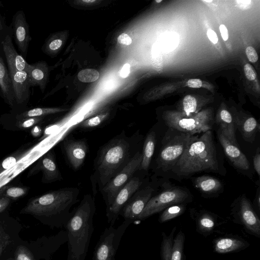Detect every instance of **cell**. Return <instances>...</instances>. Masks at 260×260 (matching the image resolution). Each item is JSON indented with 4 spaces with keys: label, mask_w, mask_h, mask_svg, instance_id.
I'll return each instance as SVG.
<instances>
[{
    "label": "cell",
    "mask_w": 260,
    "mask_h": 260,
    "mask_svg": "<svg viewBox=\"0 0 260 260\" xmlns=\"http://www.w3.org/2000/svg\"><path fill=\"white\" fill-rule=\"evenodd\" d=\"M253 168L257 174L258 176H260V148L259 147H258L255 154H254L253 158Z\"/></svg>",
    "instance_id": "39"
},
{
    "label": "cell",
    "mask_w": 260,
    "mask_h": 260,
    "mask_svg": "<svg viewBox=\"0 0 260 260\" xmlns=\"http://www.w3.org/2000/svg\"><path fill=\"white\" fill-rule=\"evenodd\" d=\"M28 190V188L23 187H9L6 189L4 196L7 197L10 199H16L26 194Z\"/></svg>",
    "instance_id": "35"
},
{
    "label": "cell",
    "mask_w": 260,
    "mask_h": 260,
    "mask_svg": "<svg viewBox=\"0 0 260 260\" xmlns=\"http://www.w3.org/2000/svg\"><path fill=\"white\" fill-rule=\"evenodd\" d=\"M142 152L137 151L127 165L101 189L106 207L114 201L116 194L140 169Z\"/></svg>",
    "instance_id": "10"
},
{
    "label": "cell",
    "mask_w": 260,
    "mask_h": 260,
    "mask_svg": "<svg viewBox=\"0 0 260 260\" xmlns=\"http://www.w3.org/2000/svg\"><path fill=\"white\" fill-rule=\"evenodd\" d=\"M32 149L31 147L19 149L16 152L0 161V174L14 166L26 156Z\"/></svg>",
    "instance_id": "27"
},
{
    "label": "cell",
    "mask_w": 260,
    "mask_h": 260,
    "mask_svg": "<svg viewBox=\"0 0 260 260\" xmlns=\"http://www.w3.org/2000/svg\"><path fill=\"white\" fill-rule=\"evenodd\" d=\"M207 37L211 42L214 44H216L218 42V37L214 31L209 29L207 32Z\"/></svg>",
    "instance_id": "48"
},
{
    "label": "cell",
    "mask_w": 260,
    "mask_h": 260,
    "mask_svg": "<svg viewBox=\"0 0 260 260\" xmlns=\"http://www.w3.org/2000/svg\"><path fill=\"white\" fill-rule=\"evenodd\" d=\"M14 260H35L31 251L24 246H19L16 250Z\"/></svg>",
    "instance_id": "37"
},
{
    "label": "cell",
    "mask_w": 260,
    "mask_h": 260,
    "mask_svg": "<svg viewBox=\"0 0 260 260\" xmlns=\"http://www.w3.org/2000/svg\"><path fill=\"white\" fill-rule=\"evenodd\" d=\"M118 42L122 45H129L132 42L131 37L125 33H122L119 35L117 38Z\"/></svg>",
    "instance_id": "45"
},
{
    "label": "cell",
    "mask_w": 260,
    "mask_h": 260,
    "mask_svg": "<svg viewBox=\"0 0 260 260\" xmlns=\"http://www.w3.org/2000/svg\"><path fill=\"white\" fill-rule=\"evenodd\" d=\"M99 75L98 71L92 69H86L79 72L78 78L82 82H92L96 81L99 78Z\"/></svg>",
    "instance_id": "34"
},
{
    "label": "cell",
    "mask_w": 260,
    "mask_h": 260,
    "mask_svg": "<svg viewBox=\"0 0 260 260\" xmlns=\"http://www.w3.org/2000/svg\"><path fill=\"white\" fill-rule=\"evenodd\" d=\"M216 135L224 153L231 165L238 172L252 179L253 173L246 156L239 147L232 144L218 128L216 131Z\"/></svg>",
    "instance_id": "11"
},
{
    "label": "cell",
    "mask_w": 260,
    "mask_h": 260,
    "mask_svg": "<svg viewBox=\"0 0 260 260\" xmlns=\"http://www.w3.org/2000/svg\"><path fill=\"white\" fill-rule=\"evenodd\" d=\"M238 3H240L241 5H249L251 2L250 1H237Z\"/></svg>",
    "instance_id": "52"
},
{
    "label": "cell",
    "mask_w": 260,
    "mask_h": 260,
    "mask_svg": "<svg viewBox=\"0 0 260 260\" xmlns=\"http://www.w3.org/2000/svg\"><path fill=\"white\" fill-rule=\"evenodd\" d=\"M244 71L246 77L250 81L256 78V73L252 67L249 63H246L244 67Z\"/></svg>",
    "instance_id": "41"
},
{
    "label": "cell",
    "mask_w": 260,
    "mask_h": 260,
    "mask_svg": "<svg viewBox=\"0 0 260 260\" xmlns=\"http://www.w3.org/2000/svg\"><path fill=\"white\" fill-rule=\"evenodd\" d=\"M80 190L66 187L49 191L29 201L21 213L34 215L57 228L69 219L72 206L78 202Z\"/></svg>",
    "instance_id": "4"
},
{
    "label": "cell",
    "mask_w": 260,
    "mask_h": 260,
    "mask_svg": "<svg viewBox=\"0 0 260 260\" xmlns=\"http://www.w3.org/2000/svg\"><path fill=\"white\" fill-rule=\"evenodd\" d=\"M10 199L4 196L0 198V213L3 212L9 205Z\"/></svg>",
    "instance_id": "46"
},
{
    "label": "cell",
    "mask_w": 260,
    "mask_h": 260,
    "mask_svg": "<svg viewBox=\"0 0 260 260\" xmlns=\"http://www.w3.org/2000/svg\"><path fill=\"white\" fill-rule=\"evenodd\" d=\"M156 142V135L154 131H150L147 135L143 144L142 151L141 170L147 171L150 166Z\"/></svg>",
    "instance_id": "25"
},
{
    "label": "cell",
    "mask_w": 260,
    "mask_h": 260,
    "mask_svg": "<svg viewBox=\"0 0 260 260\" xmlns=\"http://www.w3.org/2000/svg\"><path fill=\"white\" fill-rule=\"evenodd\" d=\"M62 110L54 108H35L17 114L16 119L26 118L44 117L47 115L62 111Z\"/></svg>",
    "instance_id": "31"
},
{
    "label": "cell",
    "mask_w": 260,
    "mask_h": 260,
    "mask_svg": "<svg viewBox=\"0 0 260 260\" xmlns=\"http://www.w3.org/2000/svg\"><path fill=\"white\" fill-rule=\"evenodd\" d=\"M43 119V117H31L17 119V127L20 129H25L29 128L37 125V124L40 123Z\"/></svg>",
    "instance_id": "36"
},
{
    "label": "cell",
    "mask_w": 260,
    "mask_h": 260,
    "mask_svg": "<svg viewBox=\"0 0 260 260\" xmlns=\"http://www.w3.org/2000/svg\"><path fill=\"white\" fill-rule=\"evenodd\" d=\"M2 28H3V25H2L1 20L0 19V31L2 29Z\"/></svg>",
    "instance_id": "54"
},
{
    "label": "cell",
    "mask_w": 260,
    "mask_h": 260,
    "mask_svg": "<svg viewBox=\"0 0 260 260\" xmlns=\"http://www.w3.org/2000/svg\"><path fill=\"white\" fill-rule=\"evenodd\" d=\"M161 1H162V0H159V1H158V0H156V1H155V2H156V3H158L161 2Z\"/></svg>",
    "instance_id": "56"
},
{
    "label": "cell",
    "mask_w": 260,
    "mask_h": 260,
    "mask_svg": "<svg viewBox=\"0 0 260 260\" xmlns=\"http://www.w3.org/2000/svg\"><path fill=\"white\" fill-rule=\"evenodd\" d=\"M185 240L184 233L180 231L173 240L170 260H186V256L184 252Z\"/></svg>",
    "instance_id": "29"
},
{
    "label": "cell",
    "mask_w": 260,
    "mask_h": 260,
    "mask_svg": "<svg viewBox=\"0 0 260 260\" xmlns=\"http://www.w3.org/2000/svg\"><path fill=\"white\" fill-rule=\"evenodd\" d=\"M192 199L191 192L186 187L165 182L161 191L151 198L137 219L144 220L173 205L188 204Z\"/></svg>",
    "instance_id": "6"
},
{
    "label": "cell",
    "mask_w": 260,
    "mask_h": 260,
    "mask_svg": "<svg viewBox=\"0 0 260 260\" xmlns=\"http://www.w3.org/2000/svg\"><path fill=\"white\" fill-rule=\"evenodd\" d=\"M187 85L191 88H200L202 86V82L198 79H189L187 82Z\"/></svg>",
    "instance_id": "47"
},
{
    "label": "cell",
    "mask_w": 260,
    "mask_h": 260,
    "mask_svg": "<svg viewBox=\"0 0 260 260\" xmlns=\"http://www.w3.org/2000/svg\"><path fill=\"white\" fill-rule=\"evenodd\" d=\"M215 122L222 133L234 145L239 147L236 137V131L232 115L226 109L220 110Z\"/></svg>",
    "instance_id": "24"
},
{
    "label": "cell",
    "mask_w": 260,
    "mask_h": 260,
    "mask_svg": "<svg viewBox=\"0 0 260 260\" xmlns=\"http://www.w3.org/2000/svg\"><path fill=\"white\" fill-rule=\"evenodd\" d=\"M153 64L157 71H160L163 67L162 55L160 53L157 54L154 57Z\"/></svg>",
    "instance_id": "44"
},
{
    "label": "cell",
    "mask_w": 260,
    "mask_h": 260,
    "mask_svg": "<svg viewBox=\"0 0 260 260\" xmlns=\"http://www.w3.org/2000/svg\"><path fill=\"white\" fill-rule=\"evenodd\" d=\"M62 148L67 159L74 170L79 169L83 165L88 151L84 139H65L62 143Z\"/></svg>",
    "instance_id": "15"
},
{
    "label": "cell",
    "mask_w": 260,
    "mask_h": 260,
    "mask_svg": "<svg viewBox=\"0 0 260 260\" xmlns=\"http://www.w3.org/2000/svg\"><path fill=\"white\" fill-rule=\"evenodd\" d=\"M155 190L156 187L152 185H147L141 189L139 188L121 210L119 215L124 219L137 220Z\"/></svg>",
    "instance_id": "13"
},
{
    "label": "cell",
    "mask_w": 260,
    "mask_h": 260,
    "mask_svg": "<svg viewBox=\"0 0 260 260\" xmlns=\"http://www.w3.org/2000/svg\"><path fill=\"white\" fill-rule=\"evenodd\" d=\"M26 71L30 87L39 86L43 89L47 78V69L42 62L28 64Z\"/></svg>",
    "instance_id": "26"
},
{
    "label": "cell",
    "mask_w": 260,
    "mask_h": 260,
    "mask_svg": "<svg viewBox=\"0 0 260 260\" xmlns=\"http://www.w3.org/2000/svg\"><path fill=\"white\" fill-rule=\"evenodd\" d=\"M113 260H116V259H115V258H114Z\"/></svg>",
    "instance_id": "57"
},
{
    "label": "cell",
    "mask_w": 260,
    "mask_h": 260,
    "mask_svg": "<svg viewBox=\"0 0 260 260\" xmlns=\"http://www.w3.org/2000/svg\"><path fill=\"white\" fill-rule=\"evenodd\" d=\"M197 108V101L196 98L190 95L185 96L183 100V113L186 115L196 114Z\"/></svg>",
    "instance_id": "33"
},
{
    "label": "cell",
    "mask_w": 260,
    "mask_h": 260,
    "mask_svg": "<svg viewBox=\"0 0 260 260\" xmlns=\"http://www.w3.org/2000/svg\"><path fill=\"white\" fill-rule=\"evenodd\" d=\"M176 230L175 226L170 235L167 236L165 232H162V241L160 246V257L161 260H170V254L172 249L174 233Z\"/></svg>",
    "instance_id": "30"
},
{
    "label": "cell",
    "mask_w": 260,
    "mask_h": 260,
    "mask_svg": "<svg viewBox=\"0 0 260 260\" xmlns=\"http://www.w3.org/2000/svg\"><path fill=\"white\" fill-rule=\"evenodd\" d=\"M204 2H208V3H209V2H212V0H210V1H208V0H204Z\"/></svg>",
    "instance_id": "55"
},
{
    "label": "cell",
    "mask_w": 260,
    "mask_h": 260,
    "mask_svg": "<svg viewBox=\"0 0 260 260\" xmlns=\"http://www.w3.org/2000/svg\"><path fill=\"white\" fill-rule=\"evenodd\" d=\"M0 94L11 108H16L15 102L9 71L0 54Z\"/></svg>",
    "instance_id": "23"
},
{
    "label": "cell",
    "mask_w": 260,
    "mask_h": 260,
    "mask_svg": "<svg viewBox=\"0 0 260 260\" xmlns=\"http://www.w3.org/2000/svg\"><path fill=\"white\" fill-rule=\"evenodd\" d=\"M164 120L168 127L175 129L191 136L212 130L213 120L211 113L202 112L186 115L184 113L166 114Z\"/></svg>",
    "instance_id": "7"
},
{
    "label": "cell",
    "mask_w": 260,
    "mask_h": 260,
    "mask_svg": "<svg viewBox=\"0 0 260 260\" xmlns=\"http://www.w3.org/2000/svg\"><path fill=\"white\" fill-rule=\"evenodd\" d=\"M137 139L124 132L104 145L98 154L94 165L95 182L102 189L130 161L136 151Z\"/></svg>",
    "instance_id": "3"
},
{
    "label": "cell",
    "mask_w": 260,
    "mask_h": 260,
    "mask_svg": "<svg viewBox=\"0 0 260 260\" xmlns=\"http://www.w3.org/2000/svg\"><path fill=\"white\" fill-rule=\"evenodd\" d=\"M108 115V113H104L87 118L76 125L73 128L79 127L83 129H89L97 127L104 122L107 118Z\"/></svg>",
    "instance_id": "32"
},
{
    "label": "cell",
    "mask_w": 260,
    "mask_h": 260,
    "mask_svg": "<svg viewBox=\"0 0 260 260\" xmlns=\"http://www.w3.org/2000/svg\"><path fill=\"white\" fill-rule=\"evenodd\" d=\"M83 2H84V3H94V2H95L96 1L95 0H83L82 1Z\"/></svg>",
    "instance_id": "53"
},
{
    "label": "cell",
    "mask_w": 260,
    "mask_h": 260,
    "mask_svg": "<svg viewBox=\"0 0 260 260\" xmlns=\"http://www.w3.org/2000/svg\"><path fill=\"white\" fill-rule=\"evenodd\" d=\"M232 118L236 129L240 132L244 140L253 143L260 131V125L257 120L249 116L235 115L232 116Z\"/></svg>",
    "instance_id": "21"
},
{
    "label": "cell",
    "mask_w": 260,
    "mask_h": 260,
    "mask_svg": "<svg viewBox=\"0 0 260 260\" xmlns=\"http://www.w3.org/2000/svg\"><path fill=\"white\" fill-rule=\"evenodd\" d=\"M143 181L138 177H132L116 194L113 202L106 207L108 223L113 225L125 204L142 186Z\"/></svg>",
    "instance_id": "12"
},
{
    "label": "cell",
    "mask_w": 260,
    "mask_h": 260,
    "mask_svg": "<svg viewBox=\"0 0 260 260\" xmlns=\"http://www.w3.org/2000/svg\"><path fill=\"white\" fill-rule=\"evenodd\" d=\"M252 206L254 210L258 215L260 213V189L259 185L257 188L256 195Z\"/></svg>",
    "instance_id": "42"
},
{
    "label": "cell",
    "mask_w": 260,
    "mask_h": 260,
    "mask_svg": "<svg viewBox=\"0 0 260 260\" xmlns=\"http://www.w3.org/2000/svg\"><path fill=\"white\" fill-rule=\"evenodd\" d=\"M130 73V65L128 63H125L122 67L120 72V75L122 78H126L128 76Z\"/></svg>",
    "instance_id": "49"
},
{
    "label": "cell",
    "mask_w": 260,
    "mask_h": 260,
    "mask_svg": "<svg viewBox=\"0 0 260 260\" xmlns=\"http://www.w3.org/2000/svg\"><path fill=\"white\" fill-rule=\"evenodd\" d=\"M189 179L193 186L201 192L203 198H216L223 191L222 182L214 176L204 175Z\"/></svg>",
    "instance_id": "18"
},
{
    "label": "cell",
    "mask_w": 260,
    "mask_h": 260,
    "mask_svg": "<svg viewBox=\"0 0 260 260\" xmlns=\"http://www.w3.org/2000/svg\"><path fill=\"white\" fill-rule=\"evenodd\" d=\"M16 107L25 105L30 94L28 74L26 70L10 71Z\"/></svg>",
    "instance_id": "16"
},
{
    "label": "cell",
    "mask_w": 260,
    "mask_h": 260,
    "mask_svg": "<svg viewBox=\"0 0 260 260\" xmlns=\"http://www.w3.org/2000/svg\"><path fill=\"white\" fill-rule=\"evenodd\" d=\"M10 242V236L6 233L4 229L0 226V257Z\"/></svg>",
    "instance_id": "38"
},
{
    "label": "cell",
    "mask_w": 260,
    "mask_h": 260,
    "mask_svg": "<svg viewBox=\"0 0 260 260\" xmlns=\"http://www.w3.org/2000/svg\"><path fill=\"white\" fill-rule=\"evenodd\" d=\"M194 215L196 231L204 237L211 235L217 225V215L206 210L194 212Z\"/></svg>",
    "instance_id": "22"
},
{
    "label": "cell",
    "mask_w": 260,
    "mask_h": 260,
    "mask_svg": "<svg viewBox=\"0 0 260 260\" xmlns=\"http://www.w3.org/2000/svg\"><path fill=\"white\" fill-rule=\"evenodd\" d=\"M40 171L42 172V181L44 183H50L62 179L54 153L51 150L47 152L38 159L29 171L27 177L34 175Z\"/></svg>",
    "instance_id": "14"
},
{
    "label": "cell",
    "mask_w": 260,
    "mask_h": 260,
    "mask_svg": "<svg viewBox=\"0 0 260 260\" xmlns=\"http://www.w3.org/2000/svg\"><path fill=\"white\" fill-rule=\"evenodd\" d=\"M249 242L238 236H228L214 239V251L219 254L238 252L249 246Z\"/></svg>",
    "instance_id": "19"
},
{
    "label": "cell",
    "mask_w": 260,
    "mask_h": 260,
    "mask_svg": "<svg viewBox=\"0 0 260 260\" xmlns=\"http://www.w3.org/2000/svg\"><path fill=\"white\" fill-rule=\"evenodd\" d=\"M246 54L249 60L255 62L258 60V55L253 47L249 46L246 49Z\"/></svg>",
    "instance_id": "40"
},
{
    "label": "cell",
    "mask_w": 260,
    "mask_h": 260,
    "mask_svg": "<svg viewBox=\"0 0 260 260\" xmlns=\"http://www.w3.org/2000/svg\"><path fill=\"white\" fill-rule=\"evenodd\" d=\"M62 45V41L60 39H54L50 41L46 46V49L50 51H55L59 49Z\"/></svg>",
    "instance_id": "43"
},
{
    "label": "cell",
    "mask_w": 260,
    "mask_h": 260,
    "mask_svg": "<svg viewBox=\"0 0 260 260\" xmlns=\"http://www.w3.org/2000/svg\"><path fill=\"white\" fill-rule=\"evenodd\" d=\"M186 203H180L171 205L161 211L158 220L160 223L167 222L183 214L186 209Z\"/></svg>",
    "instance_id": "28"
},
{
    "label": "cell",
    "mask_w": 260,
    "mask_h": 260,
    "mask_svg": "<svg viewBox=\"0 0 260 260\" xmlns=\"http://www.w3.org/2000/svg\"><path fill=\"white\" fill-rule=\"evenodd\" d=\"M203 172L222 176L226 173L224 158L217 148L212 130L201 136L194 135L181 157L165 177L181 180Z\"/></svg>",
    "instance_id": "1"
},
{
    "label": "cell",
    "mask_w": 260,
    "mask_h": 260,
    "mask_svg": "<svg viewBox=\"0 0 260 260\" xmlns=\"http://www.w3.org/2000/svg\"><path fill=\"white\" fill-rule=\"evenodd\" d=\"M219 30L220 31L221 36L224 41H226L229 38L228 30L226 27L223 24H221L219 26Z\"/></svg>",
    "instance_id": "50"
},
{
    "label": "cell",
    "mask_w": 260,
    "mask_h": 260,
    "mask_svg": "<svg viewBox=\"0 0 260 260\" xmlns=\"http://www.w3.org/2000/svg\"><path fill=\"white\" fill-rule=\"evenodd\" d=\"M194 136L168 127L155 159V169L159 175L165 176L173 168Z\"/></svg>",
    "instance_id": "5"
},
{
    "label": "cell",
    "mask_w": 260,
    "mask_h": 260,
    "mask_svg": "<svg viewBox=\"0 0 260 260\" xmlns=\"http://www.w3.org/2000/svg\"><path fill=\"white\" fill-rule=\"evenodd\" d=\"M134 221L126 219L117 228H106L101 235L91 260H113L126 229Z\"/></svg>",
    "instance_id": "8"
},
{
    "label": "cell",
    "mask_w": 260,
    "mask_h": 260,
    "mask_svg": "<svg viewBox=\"0 0 260 260\" xmlns=\"http://www.w3.org/2000/svg\"><path fill=\"white\" fill-rule=\"evenodd\" d=\"M41 133V129L40 127L37 125L34 126L32 127V128L31 131V133L32 135L34 137L39 136Z\"/></svg>",
    "instance_id": "51"
},
{
    "label": "cell",
    "mask_w": 260,
    "mask_h": 260,
    "mask_svg": "<svg viewBox=\"0 0 260 260\" xmlns=\"http://www.w3.org/2000/svg\"><path fill=\"white\" fill-rule=\"evenodd\" d=\"M15 42L23 57H26L29 42L31 39L25 14L23 11H18L13 19Z\"/></svg>",
    "instance_id": "17"
},
{
    "label": "cell",
    "mask_w": 260,
    "mask_h": 260,
    "mask_svg": "<svg viewBox=\"0 0 260 260\" xmlns=\"http://www.w3.org/2000/svg\"><path fill=\"white\" fill-rule=\"evenodd\" d=\"M9 71L26 70L28 66L22 55L16 51L9 35H7L1 42Z\"/></svg>",
    "instance_id": "20"
},
{
    "label": "cell",
    "mask_w": 260,
    "mask_h": 260,
    "mask_svg": "<svg viewBox=\"0 0 260 260\" xmlns=\"http://www.w3.org/2000/svg\"><path fill=\"white\" fill-rule=\"evenodd\" d=\"M232 221L243 226L249 234L260 238V219L250 200L243 193L231 205Z\"/></svg>",
    "instance_id": "9"
},
{
    "label": "cell",
    "mask_w": 260,
    "mask_h": 260,
    "mask_svg": "<svg viewBox=\"0 0 260 260\" xmlns=\"http://www.w3.org/2000/svg\"><path fill=\"white\" fill-rule=\"evenodd\" d=\"M95 210L94 199L87 194L72 211L63 226L67 237V260L85 259L94 231L93 220Z\"/></svg>",
    "instance_id": "2"
}]
</instances>
